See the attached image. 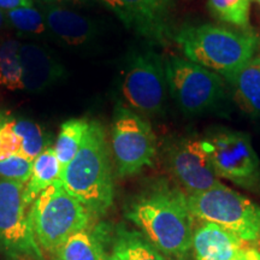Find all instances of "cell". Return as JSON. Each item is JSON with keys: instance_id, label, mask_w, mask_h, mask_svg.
<instances>
[{"instance_id": "obj_1", "label": "cell", "mask_w": 260, "mask_h": 260, "mask_svg": "<svg viewBox=\"0 0 260 260\" xmlns=\"http://www.w3.org/2000/svg\"><path fill=\"white\" fill-rule=\"evenodd\" d=\"M126 218L169 258L188 260L193 242V218L187 194L178 186L157 181L129 204Z\"/></svg>"}, {"instance_id": "obj_2", "label": "cell", "mask_w": 260, "mask_h": 260, "mask_svg": "<svg viewBox=\"0 0 260 260\" xmlns=\"http://www.w3.org/2000/svg\"><path fill=\"white\" fill-rule=\"evenodd\" d=\"M60 182L94 218L104 216L112 206L115 184L111 157L105 130L99 122L89 121L80 149L61 171Z\"/></svg>"}, {"instance_id": "obj_3", "label": "cell", "mask_w": 260, "mask_h": 260, "mask_svg": "<svg viewBox=\"0 0 260 260\" xmlns=\"http://www.w3.org/2000/svg\"><path fill=\"white\" fill-rule=\"evenodd\" d=\"M184 58L224 80L254 57L259 40L251 30L239 31L216 24L188 25L174 35Z\"/></svg>"}, {"instance_id": "obj_4", "label": "cell", "mask_w": 260, "mask_h": 260, "mask_svg": "<svg viewBox=\"0 0 260 260\" xmlns=\"http://www.w3.org/2000/svg\"><path fill=\"white\" fill-rule=\"evenodd\" d=\"M35 239L42 251L51 254L68 237L92 225L95 219L60 180L39 195L28 211Z\"/></svg>"}, {"instance_id": "obj_5", "label": "cell", "mask_w": 260, "mask_h": 260, "mask_svg": "<svg viewBox=\"0 0 260 260\" xmlns=\"http://www.w3.org/2000/svg\"><path fill=\"white\" fill-rule=\"evenodd\" d=\"M165 60L152 50H135L126 57L119 82L121 105L147 118L162 116L168 103Z\"/></svg>"}, {"instance_id": "obj_6", "label": "cell", "mask_w": 260, "mask_h": 260, "mask_svg": "<svg viewBox=\"0 0 260 260\" xmlns=\"http://www.w3.org/2000/svg\"><path fill=\"white\" fill-rule=\"evenodd\" d=\"M187 200L195 219L217 224L246 242L260 240V206L222 182L201 193L187 195Z\"/></svg>"}, {"instance_id": "obj_7", "label": "cell", "mask_w": 260, "mask_h": 260, "mask_svg": "<svg viewBox=\"0 0 260 260\" xmlns=\"http://www.w3.org/2000/svg\"><path fill=\"white\" fill-rule=\"evenodd\" d=\"M203 140L217 177L260 195V158L251 136L222 126L209 130Z\"/></svg>"}, {"instance_id": "obj_8", "label": "cell", "mask_w": 260, "mask_h": 260, "mask_svg": "<svg viewBox=\"0 0 260 260\" xmlns=\"http://www.w3.org/2000/svg\"><path fill=\"white\" fill-rule=\"evenodd\" d=\"M169 93L184 115L194 117L212 111L225 96L222 76L186 58L165 60Z\"/></svg>"}, {"instance_id": "obj_9", "label": "cell", "mask_w": 260, "mask_h": 260, "mask_svg": "<svg viewBox=\"0 0 260 260\" xmlns=\"http://www.w3.org/2000/svg\"><path fill=\"white\" fill-rule=\"evenodd\" d=\"M111 151L117 175L129 177L153 164L157 138L145 117L117 104L111 123Z\"/></svg>"}, {"instance_id": "obj_10", "label": "cell", "mask_w": 260, "mask_h": 260, "mask_svg": "<svg viewBox=\"0 0 260 260\" xmlns=\"http://www.w3.org/2000/svg\"><path fill=\"white\" fill-rule=\"evenodd\" d=\"M24 187L0 178V249L11 260H45L29 222Z\"/></svg>"}, {"instance_id": "obj_11", "label": "cell", "mask_w": 260, "mask_h": 260, "mask_svg": "<svg viewBox=\"0 0 260 260\" xmlns=\"http://www.w3.org/2000/svg\"><path fill=\"white\" fill-rule=\"evenodd\" d=\"M164 157L172 178L187 195L201 193L220 183L203 139L171 138L165 144Z\"/></svg>"}, {"instance_id": "obj_12", "label": "cell", "mask_w": 260, "mask_h": 260, "mask_svg": "<svg viewBox=\"0 0 260 260\" xmlns=\"http://www.w3.org/2000/svg\"><path fill=\"white\" fill-rule=\"evenodd\" d=\"M113 12L126 28L152 42L168 41L175 0H98Z\"/></svg>"}, {"instance_id": "obj_13", "label": "cell", "mask_w": 260, "mask_h": 260, "mask_svg": "<svg viewBox=\"0 0 260 260\" xmlns=\"http://www.w3.org/2000/svg\"><path fill=\"white\" fill-rule=\"evenodd\" d=\"M21 61L24 90L29 93L40 94L67 77L64 65L47 48L38 44L21 45Z\"/></svg>"}, {"instance_id": "obj_14", "label": "cell", "mask_w": 260, "mask_h": 260, "mask_svg": "<svg viewBox=\"0 0 260 260\" xmlns=\"http://www.w3.org/2000/svg\"><path fill=\"white\" fill-rule=\"evenodd\" d=\"M42 16L48 30L68 46L83 47L95 40V22L79 12L58 5H46L42 9Z\"/></svg>"}, {"instance_id": "obj_15", "label": "cell", "mask_w": 260, "mask_h": 260, "mask_svg": "<svg viewBox=\"0 0 260 260\" xmlns=\"http://www.w3.org/2000/svg\"><path fill=\"white\" fill-rule=\"evenodd\" d=\"M248 243L217 224L203 222L193 233L191 251L195 260H230Z\"/></svg>"}, {"instance_id": "obj_16", "label": "cell", "mask_w": 260, "mask_h": 260, "mask_svg": "<svg viewBox=\"0 0 260 260\" xmlns=\"http://www.w3.org/2000/svg\"><path fill=\"white\" fill-rule=\"evenodd\" d=\"M106 224H96L75 233L51 253L52 260H107L106 243L110 239Z\"/></svg>"}, {"instance_id": "obj_17", "label": "cell", "mask_w": 260, "mask_h": 260, "mask_svg": "<svg viewBox=\"0 0 260 260\" xmlns=\"http://www.w3.org/2000/svg\"><path fill=\"white\" fill-rule=\"evenodd\" d=\"M246 113L260 118V56H254L225 80Z\"/></svg>"}, {"instance_id": "obj_18", "label": "cell", "mask_w": 260, "mask_h": 260, "mask_svg": "<svg viewBox=\"0 0 260 260\" xmlns=\"http://www.w3.org/2000/svg\"><path fill=\"white\" fill-rule=\"evenodd\" d=\"M107 260H170L138 230L118 228L111 240Z\"/></svg>"}, {"instance_id": "obj_19", "label": "cell", "mask_w": 260, "mask_h": 260, "mask_svg": "<svg viewBox=\"0 0 260 260\" xmlns=\"http://www.w3.org/2000/svg\"><path fill=\"white\" fill-rule=\"evenodd\" d=\"M61 168L53 147H47L32 160L31 175L25 183L23 198L27 206L34 203V200L45 189L60 180Z\"/></svg>"}, {"instance_id": "obj_20", "label": "cell", "mask_w": 260, "mask_h": 260, "mask_svg": "<svg viewBox=\"0 0 260 260\" xmlns=\"http://www.w3.org/2000/svg\"><path fill=\"white\" fill-rule=\"evenodd\" d=\"M21 42L14 39L0 45V87L9 90H24Z\"/></svg>"}, {"instance_id": "obj_21", "label": "cell", "mask_w": 260, "mask_h": 260, "mask_svg": "<svg viewBox=\"0 0 260 260\" xmlns=\"http://www.w3.org/2000/svg\"><path fill=\"white\" fill-rule=\"evenodd\" d=\"M88 128L89 121L84 118H71L61 124L53 149L63 169L76 155Z\"/></svg>"}, {"instance_id": "obj_22", "label": "cell", "mask_w": 260, "mask_h": 260, "mask_svg": "<svg viewBox=\"0 0 260 260\" xmlns=\"http://www.w3.org/2000/svg\"><path fill=\"white\" fill-rule=\"evenodd\" d=\"M209 8L220 22L248 30L251 0H209Z\"/></svg>"}, {"instance_id": "obj_23", "label": "cell", "mask_w": 260, "mask_h": 260, "mask_svg": "<svg viewBox=\"0 0 260 260\" xmlns=\"http://www.w3.org/2000/svg\"><path fill=\"white\" fill-rule=\"evenodd\" d=\"M14 129L21 140V154L23 157L34 160L45 148H47V139L38 123L27 118H14Z\"/></svg>"}, {"instance_id": "obj_24", "label": "cell", "mask_w": 260, "mask_h": 260, "mask_svg": "<svg viewBox=\"0 0 260 260\" xmlns=\"http://www.w3.org/2000/svg\"><path fill=\"white\" fill-rule=\"evenodd\" d=\"M5 16L9 23L22 32L40 35L47 29L44 16L34 8L15 9L6 12Z\"/></svg>"}, {"instance_id": "obj_25", "label": "cell", "mask_w": 260, "mask_h": 260, "mask_svg": "<svg viewBox=\"0 0 260 260\" xmlns=\"http://www.w3.org/2000/svg\"><path fill=\"white\" fill-rule=\"evenodd\" d=\"M32 160L30 159L22 154L11 155L4 160H0V177L25 184L30 178Z\"/></svg>"}, {"instance_id": "obj_26", "label": "cell", "mask_w": 260, "mask_h": 260, "mask_svg": "<svg viewBox=\"0 0 260 260\" xmlns=\"http://www.w3.org/2000/svg\"><path fill=\"white\" fill-rule=\"evenodd\" d=\"M22 144L14 129V117L10 116L0 130V160L21 154Z\"/></svg>"}, {"instance_id": "obj_27", "label": "cell", "mask_w": 260, "mask_h": 260, "mask_svg": "<svg viewBox=\"0 0 260 260\" xmlns=\"http://www.w3.org/2000/svg\"><path fill=\"white\" fill-rule=\"evenodd\" d=\"M19 8H32V0H0V9L11 10Z\"/></svg>"}, {"instance_id": "obj_28", "label": "cell", "mask_w": 260, "mask_h": 260, "mask_svg": "<svg viewBox=\"0 0 260 260\" xmlns=\"http://www.w3.org/2000/svg\"><path fill=\"white\" fill-rule=\"evenodd\" d=\"M230 260H260V251L248 246Z\"/></svg>"}, {"instance_id": "obj_29", "label": "cell", "mask_w": 260, "mask_h": 260, "mask_svg": "<svg viewBox=\"0 0 260 260\" xmlns=\"http://www.w3.org/2000/svg\"><path fill=\"white\" fill-rule=\"evenodd\" d=\"M9 115L8 113H4V112H0V130H2V126L5 124V122L9 119Z\"/></svg>"}, {"instance_id": "obj_30", "label": "cell", "mask_w": 260, "mask_h": 260, "mask_svg": "<svg viewBox=\"0 0 260 260\" xmlns=\"http://www.w3.org/2000/svg\"><path fill=\"white\" fill-rule=\"evenodd\" d=\"M5 19H6V16L4 14V11H3V10L0 9V29H2L3 25H4Z\"/></svg>"}, {"instance_id": "obj_31", "label": "cell", "mask_w": 260, "mask_h": 260, "mask_svg": "<svg viewBox=\"0 0 260 260\" xmlns=\"http://www.w3.org/2000/svg\"><path fill=\"white\" fill-rule=\"evenodd\" d=\"M48 3H57V2H64V0H46Z\"/></svg>"}, {"instance_id": "obj_32", "label": "cell", "mask_w": 260, "mask_h": 260, "mask_svg": "<svg viewBox=\"0 0 260 260\" xmlns=\"http://www.w3.org/2000/svg\"><path fill=\"white\" fill-rule=\"evenodd\" d=\"M255 2H256V3H258V4L260 5V0H255Z\"/></svg>"}]
</instances>
